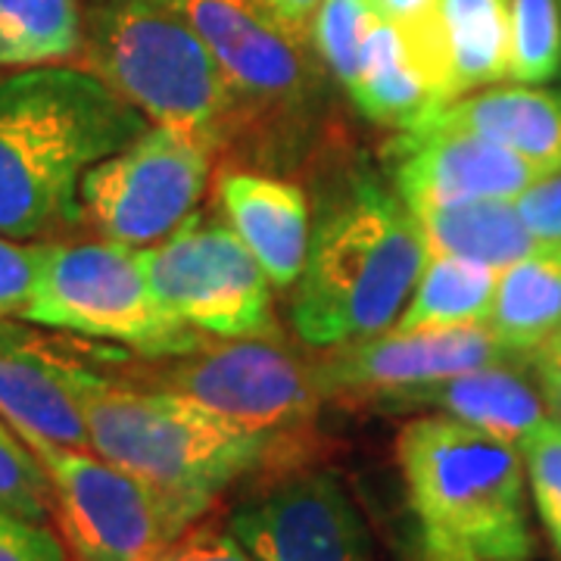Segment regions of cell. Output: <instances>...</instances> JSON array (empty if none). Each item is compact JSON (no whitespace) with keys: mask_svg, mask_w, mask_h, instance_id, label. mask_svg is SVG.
Here are the masks:
<instances>
[{"mask_svg":"<svg viewBox=\"0 0 561 561\" xmlns=\"http://www.w3.org/2000/svg\"><path fill=\"white\" fill-rule=\"evenodd\" d=\"M128 356L135 353L113 343L91 346L72 387L91 449L144 483L179 537L241 478L302 459L306 443L247 434L179 397L122 378L113 365Z\"/></svg>","mask_w":561,"mask_h":561,"instance_id":"obj_1","label":"cell"},{"mask_svg":"<svg viewBox=\"0 0 561 561\" xmlns=\"http://www.w3.org/2000/svg\"><path fill=\"white\" fill-rule=\"evenodd\" d=\"M147 122L91 69L35 66L0 81V234L35 241L81 221L84 172Z\"/></svg>","mask_w":561,"mask_h":561,"instance_id":"obj_2","label":"cell"},{"mask_svg":"<svg viewBox=\"0 0 561 561\" xmlns=\"http://www.w3.org/2000/svg\"><path fill=\"white\" fill-rule=\"evenodd\" d=\"M424 262L427 243L400 191L368 172L350 175L312 225L294 297L297 334L321 350L387 334Z\"/></svg>","mask_w":561,"mask_h":561,"instance_id":"obj_3","label":"cell"},{"mask_svg":"<svg viewBox=\"0 0 561 561\" xmlns=\"http://www.w3.org/2000/svg\"><path fill=\"white\" fill-rule=\"evenodd\" d=\"M84 69L153 125L213 157L241 150V110L206 41L172 0H103L84 32Z\"/></svg>","mask_w":561,"mask_h":561,"instance_id":"obj_4","label":"cell"},{"mask_svg":"<svg viewBox=\"0 0 561 561\" xmlns=\"http://www.w3.org/2000/svg\"><path fill=\"white\" fill-rule=\"evenodd\" d=\"M397 459L424 534L481 561L534 559L527 468L515 443L449 415H421L400 431Z\"/></svg>","mask_w":561,"mask_h":561,"instance_id":"obj_5","label":"cell"},{"mask_svg":"<svg viewBox=\"0 0 561 561\" xmlns=\"http://www.w3.org/2000/svg\"><path fill=\"white\" fill-rule=\"evenodd\" d=\"M228 79L241 110V150L284 165L319 119L321 81L306 44L262 0H172Z\"/></svg>","mask_w":561,"mask_h":561,"instance_id":"obj_6","label":"cell"},{"mask_svg":"<svg viewBox=\"0 0 561 561\" xmlns=\"http://www.w3.org/2000/svg\"><path fill=\"white\" fill-rule=\"evenodd\" d=\"M138 359L128 356L113 368L128 381L179 397L272 440L306 443L324 402L312 359L294 353L280 334L206 337L187 353Z\"/></svg>","mask_w":561,"mask_h":561,"instance_id":"obj_7","label":"cell"},{"mask_svg":"<svg viewBox=\"0 0 561 561\" xmlns=\"http://www.w3.org/2000/svg\"><path fill=\"white\" fill-rule=\"evenodd\" d=\"M20 319L94 343L162 359L201 346L209 334L162 309L140 265L138 247L119 241L41 243L32 294Z\"/></svg>","mask_w":561,"mask_h":561,"instance_id":"obj_8","label":"cell"},{"mask_svg":"<svg viewBox=\"0 0 561 561\" xmlns=\"http://www.w3.org/2000/svg\"><path fill=\"white\" fill-rule=\"evenodd\" d=\"M153 297L172 319L209 337L278 334L268 275L219 213H191L138 250Z\"/></svg>","mask_w":561,"mask_h":561,"instance_id":"obj_9","label":"cell"},{"mask_svg":"<svg viewBox=\"0 0 561 561\" xmlns=\"http://www.w3.org/2000/svg\"><path fill=\"white\" fill-rule=\"evenodd\" d=\"M213 150L169 128H147L84 172L81 221L106 241L147 247L197 213L213 175Z\"/></svg>","mask_w":561,"mask_h":561,"instance_id":"obj_10","label":"cell"},{"mask_svg":"<svg viewBox=\"0 0 561 561\" xmlns=\"http://www.w3.org/2000/svg\"><path fill=\"white\" fill-rule=\"evenodd\" d=\"M54 490V518L72 561H165L179 534L157 496L91 449L25 443Z\"/></svg>","mask_w":561,"mask_h":561,"instance_id":"obj_11","label":"cell"},{"mask_svg":"<svg viewBox=\"0 0 561 561\" xmlns=\"http://www.w3.org/2000/svg\"><path fill=\"white\" fill-rule=\"evenodd\" d=\"M262 483L228 515L260 561H375L359 508L337 474L302 461L262 468Z\"/></svg>","mask_w":561,"mask_h":561,"instance_id":"obj_12","label":"cell"},{"mask_svg":"<svg viewBox=\"0 0 561 561\" xmlns=\"http://www.w3.org/2000/svg\"><path fill=\"white\" fill-rule=\"evenodd\" d=\"M505 362H527V356L512 350L483 321L419 334L387 331L368 341L328 346V353L312 359V365L324 400L341 402L343 409H362L381 393L443 381Z\"/></svg>","mask_w":561,"mask_h":561,"instance_id":"obj_13","label":"cell"},{"mask_svg":"<svg viewBox=\"0 0 561 561\" xmlns=\"http://www.w3.org/2000/svg\"><path fill=\"white\" fill-rule=\"evenodd\" d=\"M383 157L393 169V187L412 209L465 201H518L549 172L522 153L493 140L446 131L412 128L387 144Z\"/></svg>","mask_w":561,"mask_h":561,"instance_id":"obj_14","label":"cell"},{"mask_svg":"<svg viewBox=\"0 0 561 561\" xmlns=\"http://www.w3.org/2000/svg\"><path fill=\"white\" fill-rule=\"evenodd\" d=\"M91 346L47 341L0 321V419L25 443L91 449L72 375ZM94 453V449H91Z\"/></svg>","mask_w":561,"mask_h":561,"instance_id":"obj_15","label":"cell"},{"mask_svg":"<svg viewBox=\"0 0 561 561\" xmlns=\"http://www.w3.org/2000/svg\"><path fill=\"white\" fill-rule=\"evenodd\" d=\"M524 368L530 365L527 362L486 365V368H474V371L453 375L443 381L381 393L365 402L362 409L383 412V415H405V412L449 415L500 440L515 443L522 449V443L542 421L552 419L540 387Z\"/></svg>","mask_w":561,"mask_h":561,"instance_id":"obj_16","label":"cell"},{"mask_svg":"<svg viewBox=\"0 0 561 561\" xmlns=\"http://www.w3.org/2000/svg\"><path fill=\"white\" fill-rule=\"evenodd\" d=\"M216 203L247 250L260 260L268 280L278 290L294 287L312 238L309 201L300 184L253 169L225 172Z\"/></svg>","mask_w":561,"mask_h":561,"instance_id":"obj_17","label":"cell"},{"mask_svg":"<svg viewBox=\"0 0 561 561\" xmlns=\"http://www.w3.org/2000/svg\"><path fill=\"white\" fill-rule=\"evenodd\" d=\"M415 128L478 135L522 153L549 175L561 172V91L552 88H486L437 106Z\"/></svg>","mask_w":561,"mask_h":561,"instance_id":"obj_18","label":"cell"},{"mask_svg":"<svg viewBox=\"0 0 561 561\" xmlns=\"http://www.w3.org/2000/svg\"><path fill=\"white\" fill-rule=\"evenodd\" d=\"M350 98L365 119L393 131H409L427 119L440 101L393 22L378 16L362 44L359 66L350 81Z\"/></svg>","mask_w":561,"mask_h":561,"instance_id":"obj_19","label":"cell"},{"mask_svg":"<svg viewBox=\"0 0 561 561\" xmlns=\"http://www.w3.org/2000/svg\"><path fill=\"white\" fill-rule=\"evenodd\" d=\"M412 213L421 225L427 253L481 262L500 272L546 243L524 225L515 201L443 203L419 206Z\"/></svg>","mask_w":561,"mask_h":561,"instance_id":"obj_20","label":"cell"},{"mask_svg":"<svg viewBox=\"0 0 561 561\" xmlns=\"http://www.w3.org/2000/svg\"><path fill=\"white\" fill-rule=\"evenodd\" d=\"M437 25L446 62V103L508 79V0H437Z\"/></svg>","mask_w":561,"mask_h":561,"instance_id":"obj_21","label":"cell"},{"mask_svg":"<svg viewBox=\"0 0 561 561\" xmlns=\"http://www.w3.org/2000/svg\"><path fill=\"white\" fill-rule=\"evenodd\" d=\"M486 324L524 356L561 331V243L502 268Z\"/></svg>","mask_w":561,"mask_h":561,"instance_id":"obj_22","label":"cell"},{"mask_svg":"<svg viewBox=\"0 0 561 561\" xmlns=\"http://www.w3.org/2000/svg\"><path fill=\"white\" fill-rule=\"evenodd\" d=\"M496 280H500V268L459 260V256L427 253L419 284L390 331L419 334L437 328L483 324L493 309Z\"/></svg>","mask_w":561,"mask_h":561,"instance_id":"obj_23","label":"cell"},{"mask_svg":"<svg viewBox=\"0 0 561 561\" xmlns=\"http://www.w3.org/2000/svg\"><path fill=\"white\" fill-rule=\"evenodd\" d=\"M81 47L79 0H0V69L57 66Z\"/></svg>","mask_w":561,"mask_h":561,"instance_id":"obj_24","label":"cell"},{"mask_svg":"<svg viewBox=\"0 0 561 561\" xmlns=\"http://www.w3.org/2000/svg\"><path fill=\"white\" fill-rule=\"evenodd\" d=\"M512 54L508 79L552 81L561 72V0H508Z\"/></svg>","mask_w":561,"mask_h":561,"instance_id":"obj_25","label":"cell"},{"mask_svg":"<svg viewBox=\"0 0 561 561\" xmlns=\"http://www.w3.org/2000/svg\"><path fill=\"white\" fill-rule=\"evenodd\" d=\"M375 22L378 10L371 7V0H321L309 28V44L321 69L343 88H350L356 76L362 44Z\"/></svg>","mask_w":561,"mask_h":561,"instance_id":"obj_26","label":"cell"},{"mask_svg":"<svg viewBox=\"0 0 561 561\" xmlns=\"http://www.w3.org/2000/svg\"><path fill=\"white\" fill-rule=\"evenodd\" d=\"M0 508L44 524L54 515V490L38 456L0 419Z\"/></svg>","mask_w":561,"mask_h":561,"instance_id":"obj_27","label":"cell"},{"mask_svg":"<svg viewBox=\"0 0 561 561\" xmlns=\"http://www.w3.org/2000/svg\"><path fill=\"white\" fill-rule=\"evenodd\" d=\"M522 456L537 512L542 524H549L561 515V421H542L522 443Z\"/></svg>","mask_w":561,"mask_h":561,"instance_id":"obj_28","label":"cell"},{"mask_svg":"<svg viewBox=\"0 0 561 561\" xmlns=\"http://www.w3.org/2000/svg\"><path fill=\"white\" fill-rule=\"evenodd\" d=\"M0 561H69V552L44 524L0 508Z\"/></svg>","mask_w":561,"mask_h":561,"instance_id":"obj_29","label":"cell"},{"mask_svg":"<svg viewBox=\"0 0 561 561\" xmlns=\"http://www.w3.org/2000/svg\"><path fill=\"white\" fill-rule=\"evenodd\" d=\"M41 243L10 241L0 234V321L20 316L32 294V280L38 268Z\"/></svg>","mask_w":561,"mask_h":561,"instance_id":"obj_30","label":"cell"},{"mask_svg":"<svg viewBox=\"0 0 561 561\" xmlns=\"http://www.w3.org/2000/svg\"><path fill=\"white\" fill-rule=\"evenodd\" d=\"M165 561H260L241 540L216 522L191 524L179 540L172 542Z\"/></svg>","mask_w":561,"mask_h":561,"instance_id":"obj_31","label":"cell"},{"mask_svg":"<svg viewBox=\"0 0 561 561\" xmlns=\"http://www.w3.org/2000/svg\"><path fill=\"white\" fill-rule=\"evenodd\" d=\"M524 225L546 243H561V172L537 181L515 201Z\"/></svg>","mask_w":561,"mask_h":561,"instance_id":"obj_32","label":"cell"},{"mask_svg":"<svg viewBox=\"0 0 561 561\" xmlns=\"http://www.w3.org/2000/svg\"><path fill=\"white\" fill-rule=\"evenodd\" d=\"M527 365L534 371L542 400L549 405V415L561 421V331L546 337L540 346H534L527 353Z\"/></svg>","mask_w":561,"mask_h":561,"instance_id":"obj_33","label":"cell"},{"mask_svg":"<svg viewBox=\"0 0 561 561\" xmlns=\"http://www.w3.org/2000/svg\"><path fill=\"white\" fill-rule=\"evenodd\" d=\"M371 7L378 10L381 20L393 22L405 32L424 28L437 16V0H371Z\"/></svg>","mask_w":561,"mask_h":561,"instance_id":"obj_34","label":"cell"},{"mask_svg":"<svg viewBox=\"0 0 561 561\" xmlns=\"http://www.w3.org/2000/svg\"><path fill=\"white\" fill-rule=\"evenodd\" d=\"M262 3L275 13V20L287 32H294L297 38L309 41V28H312L316 13H319L321 0H262Z\"/></svg>","mask_w":561,"mask_h":561,"instance_id":"obj_35","label":"cell"},{"mask_svg":"<svg viewBox=\"0 0 561 561\" xmlns=\"http://www.w3.org/2000/svg\"><path fill=\"white\" fill-rule=\"evenodd\" d=\"M419 561H481L478 556H471L468 549H461L456 542L421 534V556Z\"/></svg>","mask_w":561,"mask_h":561,"instance_id":"obj_36","label":"cell"}]
</instances>
